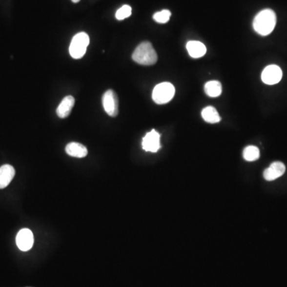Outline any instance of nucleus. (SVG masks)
<instances>
[{"label": "nucleus", "mask_w": 287, "mask_h": 287, "mask_svg": "<svg viewBox=\"0 0 287 287\" xmlns=\"http://www.w3.org/2000/svg\"><path fill=\"white\" fill-rule=\"evenodd\" d=\"M201 115H202L203 119L210 124L219 123L221 119L217 110L212 106H207L203 109Z\"/></svg>", "instance_id": "14"}, {"label": "nucleus", "mask_w": 287, "mask_h": 287, "mask_svg": "<svg viewBox=\"0 0 287 287\" xmlns=\"http://www.w3.org/2000/svg\"><path fill=\"white\" fill-rule=\"evenodd\" d=\"M260 152L259 148L255 146H247L244 148V157L246 161H255L259 159Z\"/></svg>", "instance_id": "16"}, {"label": "nucleus", "mask_w": 287, "mask_h": 287, "mask_svg": "<svg viewBox=\"0 0 287 287\" xmlns=\"http://www.w3.org/2000/svg\"><path fill=\"white\" fill-rule=\"evenodd\" d=\"M186 47L190 56L194 59H200L201 57L205 56L207 52V48L201 41H189Z\"/></svg>", "instance_id": "12"}, {"label": "nucleus", "mask_w": 287, "mask_h": 287, "mask_svg": "<svg viewBox=\"0 0 287 287\" xmlns=\"http://www.w3.org/2000/svg\"><path fill=\"white\" fill-rule=\"evenodd\" d=\"M89 44V35L85 32H80L74 35L69 51L72 58L74 59H80L86 53Z\"/></svg>", "instance_id": "3"}, {"label": "nucleus", "mask_w": 287, "mask_h": 287, "mask_svg": "<svg viewBox=\"0 0 287 287\" xmlns=\"http://www.w3.org/2000/svg\"><path fill=\"white\" fill-rule=\"evenodd\" d=\"M72 2L77 3V2H80V0H72Z\"/></svg>", "instance_id": "19"}, {"label": "nucleus", "mask_w": 287, "mask_h": 287, "mask_svg": "<svg viewBox=\"0 0 287 287\" xmlns=\"http://www.w3.org/2000/svg\"><path fill=\"white\" fill-rule=\"evenodd\" d=\"M74 103H75V99L74 97L70 95L66 96L63 100L62 101L59 107L57 108V115L60 118H67L71 113Z\"/></svg>", "instance_id": "11"}, {"label": "nucleus", "mask_w": 287, "mask_h": 287, "mask_svg": "<svg viewBox=\"0 0 287 287\" xmlns=\"http://www.w3.org/2000/svg\"><path fill=\"white\" fill-rule=\"evenodd\" d=\"M142 148L146 152H157L161 148V135L155 129L147 133L142 141Z\"/></svg>", "instance_id": "7"}, {"label": "nucleus", "mask_w": 287, "mask_h": 287, "mask_svg": "<svg viewBox=\"0 0 287 287\" xmlns=\"http://www.w3.org/2000/svg\"><path fill=\"white\" fill-rule=\"evenodd\" d=\"M16 175V170L10 164H4L0 167V189L8 186Z\"/></svg>", "instance_id": "10"}, {"label": "nucleus", "mask_w": 287, "mask_h": 287, "mask_svg": "<svg viewBox=\"0 0 287 287\" xmlns=\"http://www.w3.org/2000/svg\"><path fill=\"white\" fill-rule=\"evenodd\" d=\"M16 244L22 251L31 250L34 244V235L30 229L23 228L20 230L16 236Z\"/></svg>", "instance_id": "8"}, {"label": "nucleus", "mask_w": 287, "mask_h": 287, "mask_svg": "<svg viewBox=\"0 0 287 287\" xmlns=\"http://www.w3.org/2000/svg\"><path fill=\"white\" fill-rule=\"evenodd\" d=\"M171 11L168 10H163V11H158L157 13L154 14L153 20L158 23H166L168 22L171 17Z\"/></svg>", "instance_id": "17"}, {"label": "nucleus", "mask_w": 287, "mask_h": 287, "mask_svg": "<svg viewBox=\"0 0 287 287\" xmlns=\"http://www.w3.org/2000/svg\"><path fill=\"white\" fill-rule=\"evenodd\" d=\"M132 15V8L128 5H124L118 9L116 13V19L118 20H123L129 17Z\"/></svg>", "instance_id": "18"}, {"label": "nucleus", "mask_w": 287, "mask_h": 287, "mask_svg": "<svg viewBox=\"0 0 287 287\" xmlns=\"http://www.w3.org/2000/svg\"><path fill=\"white\" fill-rule=\"evenodd\" d=\"M283 78V71L279 65H268L263 70L261 79L266 85H274L279 83Z\"/></svg>", "instance_id": "6"}, {"label": "nucleus", "mask_w": 287, "mask_h": 287, "mask_svg": "<svg viewBox=\"0 0 287 287\" xmlns=\"http://www.w3.org/2000/svg\"><path fill=\"white\" fill-rule=\"evenodd\" d=\"M102 104L104 111L112 118L118 114V98L115 92L109 89L104 93L102 98Z\"/></svg>", "instance_id": "5"}, {"label": "nucleus", "mask_w": 287, "mask_h": 287, "mask_svg": "<svg viewBox=\"0 0 287 287\" xmlns=\"http://www.w3.org/2000/svg\"><path fill=\"white\" fill-rule=\"evenodd\" d=\"M65 152L69 156L77 158H84L88 154L87 148L82 144L72 142L65 147Z\"/></svg>", "instance_id": "13"}, {"label": "nucleus", "mask_w": 287, "mask_h": 287, "mask_svg": "<svg viewBox=\"0 0 287 287\" xmlns=\"http://www.w3.org/2000/svg\"><path fill=\"white\" fill-rule=\"evenodd\" d=\"M133 60L142 65H154L157 62V54L149 41H143L136 48Z\"/></svg>", "instance_id": "2"}, {"label": "nucleus", "mask_w": 287, "mask_h": 287, "mask_svg": "<svg viewBox=\"0 0 287 287\" xmlns=\"http://www.w3.org/2000/svg\"><path fill=\"white\" fill-rule=\"evenodd\" d=\"M205 91L211 98H217L222 93V85L218 81H210L205 85Z\"/></svg>", "instance_id": "15"}, {"label": "nucleus", "mask_w": 287, "mask_h": 287, "mask_svg": "<svg viewBox=\"0 0 287 287\" xmlns=\"http://www.w3.org/2000/svg\"><path fill=\"white\" fill-rule=\"evenodd\" d=\"M285 172V164L280 161H276L272 163L270 167L265 169V171L263 172V176L266 181H272L283 176Z\"/></svg>", "instance_id": "9"}, {"label": "nucleus", "mask_w": 287, "mask_h": 287, "mask_svg": "<svg viewBox=\"0 0 287 287\" xmlns=\"http://www.w3.org/2000/svg\"><path fill=\"white\" fill-rule=\"evenodd\" d=\"M276 14L271 9H265L258 13L254 21L253 27L259 35L266 36L274 31L276 26Z\"/></svg>", "instance_id": "1"}, {"label": "nucleus", "mask_w": 287, "mask_h": 287, "mask_svg": "<svg viewBox=\"0 0 287 287\" xmlns=\"http://www.w3.org/2000/svg\"><path fill=\"white\" fill-rule=\"evenodd\" d=\"M175 92L174 85L172 83H160L153 89L152 100L158 104H166L174 98Z\"/></svg>", "instance_id": "4"}]
</instances>
